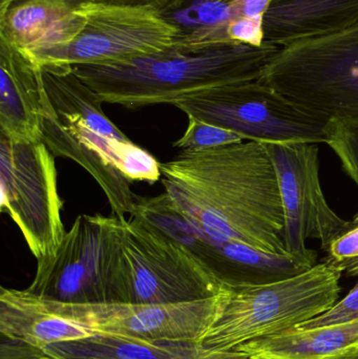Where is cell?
Instances as JSON below:
<instances>
[{
  "label": "cell",
  "instance_id": "cell-1",
  "mask_svg": "<svg viewBox=\"0 0 358 359\" xmlns=\"http://www.w3.org/2000/svg\"><path fill=\"white\" fill-rule=\"evenodd\" d=\"M160 170L170 200L206 238L290 255L277 172L262 143L183 151Z\"/></svg>",
  "mask_w": 358,
  "mask_h": 359
},
{
  "label": "cell",
  "instance_id": "cell-2",
  "mask_svg": "<svg viewBox=\"0 0 358 359\" xmlns=\"http://www.w3.org/2000/svg\"><path fill=\"white\" fill-rule=\"evenodd\" d=\"M265 42L254 46L224 42L207 48L174 46L118 62L73 67L102 103L130 109L172 104L200 90L256 81L281 50Z\"/></svg>",
  "mask_w": 358,
  "mask_h": 359
},
{
  "label": "cell",
  "instance_id": "cell-3",
  "mask_svg": "<svg viewBox=\"0 0 358 359\" xmlns=\"http://www.w3.org/2000/svg\"><path fill=\"white\" fill-rule=\"evenodd\" d=\"M342 272L317 264L294 278L250 287H223L220 311L200 339L206 349L233 351L317 318L338 302Z\"/></svg>",
  "mask_w": 358,
  "mask_h": 359
},
{
  "label": "cell",
  "instance_id": "cell-4",
  "mask_svg": "<svg viewBox=\"0 0 358 359\" xmlns=\"http://www.w3.org/2000/svg\"><path fill=\"white\" fill-rule=\"evenodd\" d=\"M126 217L80 215L56 250L37 259L29 292L74 305L123 301Z\"/></svg>",
  "mask_w": 358,
  "mask_h": 359
},
{
  "label": "cell",
  "instance_id": "cell-5",
  "mask_svg": "<svg viewBox=\"0 0 358 359\" xmlns=\"http://www.w3.org/2000/svg\"><path fill=\"white\" fill-rule=\"evenodd\" d=\"M258 81L327 123L358 120V25L284 46Z\"/></svg>",
  "mask_w": 358,
  "mask_h": 359
},
{
  "label": "cell",
  "instance_id": "cell-6",
  "mask_svg": "<svg viewBox=\"0 0 358 359\" xmlns=\"http://www.w3.org/2000/svg\"><path fill=\"white\" fill-rule=\"evenodd\" d=\"M172 105L187 117L235 133L244 140L313 144L327 141V122L258 80L200 90Z\"/></svg>",
  "mask_w": 358,
  "mask_h": 359
},
{
  "label": "cell",
  "instance_id": "cell-7",
  "mask_svg": "<svg viewBox=\"0 0 358 359\" xmlns=\"http://www.w3.org/2000/svg\"><path fill=\"white\" fill-rule=\"evenodd\" d=\"M55 156L43 140L0 135L1 211L15 222L36 259L52 255L65 234Z\"/></svg>",
  "mask_w": 358,
  "mask_h": 359
},
{
  "label": "cell",
  "instance_id": "cell-8",
  "mask_svg": "<svg viewBox=\"0 0 358 359\" xmlns=\"http://www.w3.org/2000/svg\"><path fill=\"white\" fill-rule=\"evenodd\" d=\"M125 264L122 304H180L218 297L223 286L182 246L139 217L123 230Z\"/></svg>",
  "mask_w": 358,
  "mask_h": 359
},
{
  "label": "cell",
  "instance_id": "cell-9",
  "mask_svg": "<svg viewBox=\"0 0 358 359\" xmlns=\"http://www.w3.org/2000/svg\"><path fill=\"white\" fill-rule=\"evenodd\" d=\"M84 23L67 43L25 52L38 65L118 62L176 46V31L153 8L86 1Z\"/></svg>",
  "mask_w": 358,
  "mask_h": 359
},
{
  "label": "cell",
  "instance_id": "cell-10",
  "mask_svg": "<svg viewBox=\"0 0 358 359\" xmlns=\"http://www.w3.org/2000/svg\"><path fill=\"white\" fill-rule=\"evenodd\" d=\"M279 182L284 217L285 247L291 257L317 265V252L306 247L317 238L327 250L351 222L338 217L328 205L319 183V147L313 143H262Z\"/></svg>",
  "mask_w": 358,
  "mask_h": 359
},
{
  "label": "cell",
  "instance_id": "cell-11",
  "mask_svg": "<svg viewBox=\"0 0 358 359\" xmlns=\"http://www.w3.org/2000/svg\"><path fill=\"white\" fill-rule=\"evenodd\" d=\"M220 294L189 303L161 305L57 303L65 313L100 333L149 341L199 343L218 316Z\"/></svg>",
  "mask_w": 358,
  "mask_h": 359
},
{
  "label": "cell",
  "instance_id": "cell-12",
  "mask_svg": "<svg viewBox=\"0 0 358 359\" xmlns=\"http://www.w3.org/2000/svg\"><path fill=\"white\" fill-rule=\"evenodd\" d=\"M41 128L42 140L55 157L73 160L96 180L113 215L125 217L135 212L138 196L106 154L111 139L92 130L78 114L57 115L52 104L42 114Z\"/></svg>",
  "mask_w": 358,
  "mask_h": 359
},
{
  "label": "cell",
  "instance_id": "cell-13",
  "mask_svg": "<svg viewBox=\"0 0 358 359\" xmlns=\"http://www.w3.org/2000/svg\"><path fill=\"white\" fill-rule=\"evenodd\" d=\"M181 246L188 251L223 287H250L294 278L315 266L291 255H273L235 242L206 238L195 225Z\"/></svg>",
  "mask_w": 358,
  "mask_h": 359
},
{
  "label": "cell",
  "instance_id": "cell-14",
  "mask_svg": "<svg viewBox=\"0 0 358 359\" xmlns=\"http://www.w3.org/2000/svg\"><path fill=\"white\" fill-rule=\"evenodd\" d=\"M50 104L41 67L27 53L0 39V135L42 140V114Z\"/></svg>",
  "mask_w": 358,
  "mask_h": 359
},
{
  "label": "cell",
  "instance_id": "cell-15",
  "mask_svg": "<svg viewBox=\"0 0 358 359\" xmlns=\"http://www.w3.org/2000/svg\"><path fill=\"white\" fill-rule=\"evenodd\" d=\"M0 334L44 349L53 344L77 341L99 331L65 313L57 302L25 290L1 287Z\"/></svg>",
  "mask_w": 358,
  "mask_h": 359
},
{
  "label": "cell",
  "instance_id": "cell-16",
  "mask_svg": "<svg viewBox=\"0 0 358 359\" xmlns=\"http://www.w3.org/2000/svg\"><path fill=\"white\" fill-rule=\"evenodd\" d=\"M358 25V0H271L263 17L265 42L284 46Z\"/></svg>",
  "mask_w": 358,
  "mask_h": 359
},
{
  "label": "cell",
  "instance_id": "cell-17",
  "mask_svg": "<svg viewBox=\"0 0 358 359\" xmlns=\"http://www.w3.org/2000/svg\"><path fill=\"white\" fill-rule=\"evenodd\" d=\"M88 0H23L0 15V39L23 52L67 43L84 23Z\"/></svg>",
  "mask_w": 358,
  "mask_h": 359
},
{
  "label": "cell",
  "instance_id": "cell-18",
  "mask_svg": "<svg viewBox=\"0 0 358 359\" xmlns=\"http://www.w3.org/2000/svg\"><path fill=\"white\" fill-rule=\"evenodd\" d=\"M48 359H249L245 353L206 349L198 341H149L121 335H92L44 348Z\"/></svg>",
  "mask_w": 358,
  "mask_h": 359
},
{
  "label": "cell",
  "instance_id": "cell-19",
  "mask_svg": "<svg viewBox=\"0 0 358 359\" xmlns=\"http://www.w3.org/2000/svg\"><path fill=\"white\" fill-rule=\"evenodd\" d=\"M249 359H345L358 352V320L290 329L235 348Z\"/></svg>",
  "mask_w": 358,
  "mask_h": 359
},
{
  "label": "cell",
  "instance_id": "cell-20",
  "mask_svg": "<svg viewBox=\"0 0 358 359\" xmlns=\"http://www.w3.org/2000/svg\"><path fill=\"white\" fill-rule=\"evenodd\" d=\"M160 16L176 31L178 48H207L233 42L228 27L235 18L231 4L220 0H174L162 10Z\"/></svg>",
  "mask_w": 358,
  "mask_h": 359
},
{
  "label": "cell",
  "instance_id": "cell-21",
  "mask_svg": "<svg viewBox=\"0 0 358 359\" xmlns=\"http://www.w3.org/2000/svg\"><path fill=\"white\" fill-rule=\"evenodd\" d=\"M50 104L57 115L78 114L92 130L111 140L130 142V139L111 121L102 102L76 75L71 67L39 65Z\"/></svg>",
  "mask_w": 358,
  "mask_h": 359
},
{
  "label": "cell",
  "instance_id": "cell-22",
  "mask_svg": "<svg viewBox=\"0 0 358 359\" xmlns=\"http://www.w3.org/2000/svg\"><path fill=\"white\" fill-rule=\"evenodd\" d=\"M326 134V143L340 160L343 170L358 186V120H330ZM352 221L358 222V212Z\"/></svg>",
  "mask_w": 358,
  "mask_h": 359
},
{
  "label": "cell",
  "instance_id": "cell-23",
  "mask_svg": "<svg viewBox=\"0 0 358 359\" xmlns=\"http://www.w3.org/2000/svg\"><path fill=\"white\" fill-rule=\"evenodd\" d=\"M243 140L235 133L188 117V126L183 136L174 143V147L181 151H199L241 143Z\"/></svg>",
  "mask_w": 358,
  "mask_h": 359
},
{
  "label": "cell",
  "instance_id": "cell-24",
  "mask_svg": "<svg viewBox=\"0 0 358 359\" xmlns=\"http://www.w3.org/2000/svg\"><path fill=\"white\" fill-rule=\"evenodd\" d=\"M323 263L347 276H358V222L338 236L328 247Z\"/></svg>",
  "mask_w": 358,
  "mask_h": 359
},
{
  "label": "cell",
  "instance_id": "cell-25",
  "mask_svg": "<svg viewBox=\"0 0 358 359\" xmlns=\"http://www.w3.org/2000/svg\"><path fill=\"white\" fill-rule=\"evenodd\" d=\"M358 320V282L352 290L325 313L303 323L296 329H311Z\"/></svg>",
  "mask_w": 358,
  "mask_h": 359
},
{
  "label": "cell",
  "instance_id": "cell-26",
  "mask_svg": "<svg viewBox=\"0 0 358 359\" xmlns=\"http://www.w3.org/2000/svg\"><path fill=\"white\" fill-rule=\"evenodd\" d=\"M229 39L237 43L261 46L265 43L263 18L237 17L228 27Z\"/></svg>",
  "mask_w": 358,
  "mask_h": 359
},
{
  "label": "cell",
  "instance_id": "cell-27",
  "mask_svg": "<svg viewBox=\"0 0 358 359\" xmlns=\"http://www.w3.org/2000/svg\"><path fill=\"white\" fill-rule=\"evenodd\" d=\"M0 359H48L43 349L21 339L0 334Z\"/></svg>",
  "mask_w": 358,
  "mask_h": 359
},
{
  "label": "cell",
  "instance_id": "cell-28",
  "mask_svg": "<svg viewBox=\"0 0 358 359\" xmlns=\"http://www.w3.org/2000/svg\"><path fill=\"white\" fill-rule=\"evenodd\" d=\"M270 2L271 0H235L231 2V6H233L235 18L237 17L263 18Z\"/></svg>",
  "mask_w": 358,
  "mask_h": 359
},
{
  "label": "cell",
  "instance_id": "cell-29",
  "mask_svg": "<svg viewBox=\"0 0 358 359\" xmlns=\"http://www.w3.org/2000/svg\"><path fill=\"white\" fill-rule=\"evenodd\" d=\"M88 1L107 4V6H132V8H146L160 11L174 0H88Z\"/></svg>",
  "mask_w": 358,
  "mask_h": 359
},
{
  "label": "cell",
  "instance_id": "cell-30",
  "mask_svg": "<svg viewBox=\"0 0 358 359\" xmlns=\"http://www.w3.org/2000/svg\"><path fill=\"white\" fill-rule=\"evenodd\" d=\"M23 0H0V15L4 14L11 6Z\"/></svg>",
  "mask_w": 358,
  "mask_h": 359
},
{
  "label": "cell",
  "instance_id": "cell-31",
  "mask_svg": "<svg viewBox=\"0 0 358 359\" xmlns=\"http://www.w3.org/2000/svg\"><path fill=\"white\" fill-rule=\"evenodd\" d=\"M345 359H358V352H357L355 354H353V355L349 356V358Z\"/></svg>",
  "mask_w": 358,
  "mask_h": 359
},
{
  "label": "cell",
  "instance_id": "cell-32",
  "mask_svg": "<svg viewBox=\"0 0 358 359\" xmlns=\"http://www.w3.org/2000/svg\"><path fill=\"white\" fill-rule=\"evenodd\" d=\"M220 1L227 2V4H231V2L235 1V0H220Z\"/></svg>",
  "mask_w": 358,
  "mask_h": 359
}]
</instances>
